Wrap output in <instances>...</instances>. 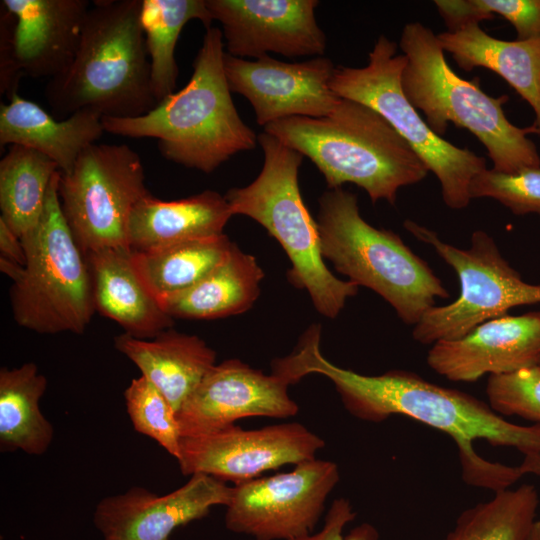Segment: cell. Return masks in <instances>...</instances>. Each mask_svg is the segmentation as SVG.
Wrapping results in <instances>:
<instances>
[{
  "label": "cell",
  "mask_w": 540,
  "mask_h": 540,
  "mask_svg": "<svg viewBox=\"0 0 540 540\" xmlns=\"http://www.w3.org/2000/svg\"><path fill=\"white\" fill-rule=\"evenodd\" d=\"M538 505L534 485L496 492L461 512L444 540H529Z\"/></svg>",
  "instance_id": "f546056e"
},
{
  "label": "cell",
  "mask_w": 540,
  "mask_h": 540,
  "mask_svg": "<svg viewBox=\"0 0 540 540\" xmlns=\"http://www.w3.org/2000/svg\"><path fill=\"white\" fill-rule=\"evenodd\" d=\"M231 493L226 482L201 473L165 495L134 486L104 497L93 523L104 539L169 540L176 528L206 517L213 506H227Z\"/></svg>",
  "instance_id": "e0dca14e"
},
{
  "label": "cell",
  "mask_w": 540,
  "mask_h": 540,
  "mask_svg": "<svg viewBox=\"0 0 540 540\" xmlns=\"http://www.w3.org/2000/svg\"><path fill=\"white\" fill-rule=\"evenodd\" d=\"M114 346L165 395L175 412L216 364L215 351L203 339L172 328L151 339L124 332L114 338Z\"/></svg>",
  "instance_id": "7402d4cb"
},
{
  "label": "cell",
  "mask_w": 540,
  "mask_h": 540,
  "mask_svg": "<svg viewBox=\"0 0 540 540\" xmlns=\"http://www.w3.org/2000/svg\"><path fill=\"white\" fill-rule=\"evenodd\" d=\"M233 244L223 233L145 251L131 250V259L140 279L159 303L202 280L226 258Z\"/></svg>",
  "instance_id": "4316f807"
},
{
  "label": "cell",
  "mask_w": 540,
  "mask_h": 540,
  "mask_svg": "<svg viewBox=\"0 0 540 540\" xmlns=\"http://www.w3.org/2000/svg\"><path fill=\"white\" fill-rule=\"evenodd\" d=\"M104 540H110V539H104Z\"/></svg>",
  "instance_id": "b9f144b4"
},
{
  "label": "cell",
  "mask_w": 540,
  "mask_h": 540,
  "mask_svg": "<svg viewBox=\"0 0 540 540\" xmlns=\"http://www.w3.org/2000/svg\"><path fill=\"white\" fill-rule=\"evenodd\" d=\"M320 333L319 325L308 328L295 350L276 360L277 371L291 384L309 374L327 377L345 409L358 419L379 423L402 415L447 434L457 445L462 479L467 484L496 493L509 489L523 476L518 466L482 458L473 448L477 440L495 447H512L523 455L540 452V423L514 424L488 403L409 371L371 376L339 367L322 355Z\"/></svg>",
  "instance_id": "6da1fadb"
},
{
  "label": "cell",
  "mask_w": 540,
  "mask_h": 540,
  "mask_svg": "<svg viewBox=\"0 0 540 540\" xmlns=\"http://www.w3.org/2000/svg\"><path fill=\"white\" fill-rule=\"evenodd\" d=\"M490 407L500 416H518L540 423V368L491 375L486 385Z\"/></svg>",
  "instance_id": "d6a6232c"
},
{
  "label": "cell",
  "mask_w": 540,
  "mask_h": 540,
  "mask_svg": "<svg viewBox=\"0 0 540 540\" xmlns=\"http://www.w3.org/2000/svg\"><path fill=\"white\" fill-rule=\"evenodd\" d=\"M433 3L448 28L447 32H457L494 17L484 12L477 0H435Z\"/></svg>",
  "instance_id": "8d00e7d4"
},
{
  "label": "cell",
  "mask_w": 540,
  "mask_h": 540,
  "mask_svg": "<svg viewBox=\"0 0 540 540\" xmlns=\"http://www.w3.org/2000/svg\"><path fill=\"white\" fill-rule=\"evenodd\" d=\"M105 132L102 115L79 110L56 120L37 103L14 94L0 105V146L21 145L55 162L61 173H69L81 153Z\"/></svg>",
  "instance_id": "ffe728a7"
},
{
  "label": "cell",
  "mask_w": 540,
  "mask_h": 540,
  "mask_svg": "<svg viewBox=\"0 0 540 540\" xmlns=\"http://www.w3.org/2000/svg\"><path fill=\"white\" fill-rule=\"evenodd\" d=\"M340 480L336 463L314 458L285 473L232 486L225 525L256 540H292L311 534Z\"/></svg>",
  "instance_id": "7c38bea8"
},
{
  "label": "cell",
  "mask_w": 540,
  "mask_h": 540,
  "mask_svg": "<svg viewBox=\"0 0 540 540\" xmlns=\"http://www.w3.org/2000/svg\"><path fill=\"white\" fill-rule=\"evenodd\" d=\"M142 0H96L85 17L68 67L45 87L52 111L67 118L91 109L134 118L157 106L141 24Z\"/></svg>",
  "instance_id": "3957f363"
},
{
  "label": "cell",
  "mask_w": 540,
  "mask_h": 540,
  "mask_svg": "<svg viewBox=\"0 0 540 540\" xmlns=\"http://www.w3.org/2000/svg\"><path fill=\"white\" fill-rule=\"evenodd\" d=\"M335 68L324 56L288 63L269 55L253 61L226 51L224 55L230 91L250 102L258 125L263 127L290 117L330 114L340 101L329 87Z\"/></svg>",
  "instance_id": "5bb4252c"
},
{
  "label": "cell",
  "mask_w": 540,
  "mask_h": 540,
  "mask_svg": "<svg viewBox=\"0 0 540 540\" xmlns=\"http://www.w3.org/2000/svg\"><path fill=\"white\" fill-rule=\"evenodd\" d=\"M482 10L498 14L515 29L517 40L540 38V0H478Z\"/></svg>",
  "instance_id": "e575fe53"
},
{
  "label": "cell",
  "mask_w": 540,
  "mask_h": 540,
  "mask_svg": "<svg viewBox=\"0 0 540 540\" xmlns=\"http://www.w3.org/2000/svg\"><path fill=\"white\" fill-rule=\"evenodd\" d=\"M426 360L433 371L455 382L538 366L540 312L491 319L459 339L436 342Z\"/></svg>",
  "instance_id": "ac0fdd59"
},
{
  "label": "cell",
  "mask_w": 540,
  "mask_h": 540,
  "mask_svg": "<svg viewBox=\"0 0 540 540\" xmlns=\"http://www.w3.org/2000/svg\"><path fill=\"white\" fill-rule=\"evenodd\" d=\"M47 387L46 377L36 364L0 370V450H21L42 455L54 436L53 425L39 407Z\"/></svg>",
  "instance_id": "484cf974"
},
{
  "label": "cell",
  "mask_w": 540,
  "mask_h": 540,
  "mask_svg": "<svg viewBox=\"0 0 540 540\" xmlns=\"http://www.w3.org/2000/svg\"><path fill=\"white\" fill-rule=\"evenodd\" d=\"M325 441L299 422L258 429L237 425L182 437L177 459L183 475L206 474L224 482H245L281 466L312 460Z\"/></svg>",
  "instance_id": "4fadbf2b"
},
{
  "label": "cell",
  "mask_w": 540,
  "mask_h": 540,
  "mask_svg": "<svg viewBox=\"0 0 540 540\" xmlns=\"http://www.w3.org/2000/svg\"><path fill=\"white\" fill-rule=\"evenodd\" d=\"M518 468L522 475L534 474L540 476V452L524 455L523 461Z\"/></svg>",
  "instance_id": "f35d334b"
},
{
  "label": "cell",
  "mask_w": 540,
  "mask_h": 540,
  "mask_svg": "<svg viewBox=\"0 0 540 540\" xmlns=\"http://www.w3.org/2000/svg\"><path fill=\"white\" fill-rule=\"evenodd\" d=\"M55 162L40 152L10 145L0 161V219L22 240L37 227Z\"/></svg>",
  "instance_id": "83f0119b"
},
{
  "label": "cell",
  "mask_w": 540,
  "mask_h": 540,
  "mask_svg": "<svg viewBox=\"0 0 540 540\" xmlns=\"http://www.w3.org/2000/svg\"><path fill=\"white\" fill-rule=\"evenodd\" d=\"M399 47L406 58L401 86L431 130L442 136L453 123L474 134L484 145L493 169L504 173L540 167V155L528 137L532 126L520 128L506 117L507 95L492 97L477 83L458 76L445 58L437 35L420 22L407 23Z\"/></svg>",
  "instance_id": "5b68a950"
},
{
  "label": "cell",
  "mask_w": 540,
  "mask_h": 540,
  "mask_svg": "<svg viewBox=\"0 0 540 540\" xmlns=\"http://www.w3.org/2000/svg\"><path fill=\"white\" fill-rule=\"evenodd\" d=\"M126 410L134 429L179 457L181 435L176 412L165 395L142 375L125 389Z\"/></svg>",
  "instance_id": "4dcf8cb0"
},
{
  "label": "cell",
  "mask_w": 540,
  "mask_h": 540,
  "mask_svg": "<svg viewBox=\"0 0 540 540\" xmlns=\"http://www.w3.org/2000/svg\"><path fill=\"white\" fill-rule=\"evenodd\" d=\"M529 540H540V521L535 522Z\"/></svg>",
  "instance_id": "ab89813d"
},
{
  "label": "cell",
  "mask_w": 540,
  "mask_h": 540,
  "mask_svg": "<svg viewBox=\"0 0 540 540\" xmlns=\"http://www.w3.org/2000/svg\"><path fill=\"white\" fill-rule=\"evenodd\" d=\"M356 517V512L349 500L338 498L331 504L323 527L314 534H308L292 540H379L376 528L368 523H362L353 528L347 535L343 534L347 524Z\"/></svg>",
  "instance_id": "836d02e7"
},
{
  "label": "cell",
  "mask_w": 540,
  "mask_h": 540,
  "mask_svg": "<svg viewBox=\"0 0 540 540\" xmlns=\"http://www.w3.org/2000/svg\"><path fill=\"white\" fill-rule=\"evenodd\" d=\"M232 216L225 196L213 190L172 201L149 193L131 213L128 244L132 251H145L220 235Z\"/></svg>",
  "instance_id": "603a6c76"
},
{
  "label": "cell",
  "mask_w": 540,
  "mask_h": 540,
  "mask_svg": "<svg viewBox=\"0 0 540 540\" xmlns=\"http://www.w3.org/2000/svg\"><path fill=\"white\" fill-rule=\"evenodd\" d=\"M16 19L15 45L24 75L49 79L71 63L91 7L88 0H2Z\"/></svg>",
  "instance_id": "d6986e66"
},
{
  "label": "cell",
  "mask_w": 540,
  "mask_h": 540,
  "mask_svg": "<svg viewBox=\"0 0 540 540\" xmlns=\"http://www.w3.org/2000/svg\"><path fill=\"white\" fill-rule=\"evenodd\" d=\"M317 0H206L221 23L226 53L255 59L323 56L327 41L315 18Z\"/></svg>",
  "instance_id": "2e32d148"
},
{
  "label": "cell",
  "mask_w": 540,
  "mask_h": 540,
  "mask_svg": "<svg viewBox=\"0 0 540 540\" xmlns=\"http://www.w3.org/2000/svg\"><path fill=\"white\" fill-rule=\"evenodd\" d=\"M50 183L35 230L21 241L26 264L11 279L10 304L16 323L39 334H82L96 312L86 257L63 215L58 186Z\"/></svg>",
  "instance_id": "ba28073f"
},
{
  "label": "cell",
  "mask_w": 540,
  "mask_h": 540,
  "mask_svg": "<svg viewBox=\"0 0 540 540\" xmlns=\"http://www.w3.org/2000/svg\"><path fill=\"white\" fill-rule=\"evenodd\" d=\"M437 38L457 65L471 71L489 69L502 77L532 108L540 134V38L506 41L484 32L478 23Z\"/></svg>",
  "instance_id": "cb8c5ba5"
},
{
  "label": "cell",
  "mask_w": 540,
  "mask_h": 540,
  "mask_svg": "<svg viewBox=\"0 0 540 540\" xmlns=\"http://www.w3.org/2000/svg\"><path fill=\"white\" fill-rule=\"evenodd\" d=\"M324 259L358 287L380 295L407 325H416L450 296L428 264L393 231L370 225L355 194L328 189L319 198L317 219Z\"/></svg>",
  "instance_id": "52a82bcc"
},
{
  "label": "cell",
  "mask_w": 540,
  "mask_h": 540,
  "mask_svg": "<svg viewBox=\"0 0 540 540\" xmlns=\"http://www.w3.org/2000/svg\"><path fill=\"white\" fill-rule=\"evenodd\" d=\"M264 132L308 157L328 189L353 183L372 203L386 200L394 205L400 188L419 183L429 172L385 118L349 99L340 98L327 116L278 120Z\"/></svg>",
  "instance_id": "277c9868"
},
{
  "label": "cell",
  "mask_w": 540,
  "mask_h": 540,
  "mask_svg": "<svg viewBox=\"0 0 540 540\" xmlns=\"http://www.w3.org/2000/svg\"><path fill=\"white\" fill-rule=\"evenodd\" d=\"M89 266L95 310L136 338L151 339L172 328L167 315L140 279L131 250L105 248L84 254Z\"/></svg>",
  "instance_id": "44dd1931"
},
{
  "label": "cell",
  "mask_w": 540,
  "mask_h": 540,
  "mask_svg": "<svg viewBox=\"0 0 540 540\" xmlns=\"http://www.w3.org/2000/svg\"><path fill=\"white\" fill-rule=\"evenodd\" d=\"M264 273L256 258L233 244L226 258L191 288L159 301L171 318L209 320L249 310Z\"/></svg>",
  "instance_id": "d4e9b609"
},
{
  "label": "cell",
  "mask_w": 540,
  "mask_h": 540,
  "mask_svg": "<svg viewBox=\"0 0 540 540\" xmlns=\"http://www.w3.org/2000/svg\"><path fill=\"white\" fill-rule=\"evenodd\" d=\"M15 26L14 15L0 4V94L8 99L18 93L24 75L16 53Z\"/></svg>",
  "instance_id": "d590c367"
},
{
  "label": "cell",
  "mask_w": 540,
  "mask_h": 540,
  "mask_svg": "<svg viewBox=\"0 0 540 540\" xmlns=\"http://www.w3.org/2000/svg\"><path fill=\"white\" fill-rule=\"evenodd\" d=\"M280 376L239 359L215 364L185 399L176 419L181 437L207 434L248 417L289 418L299 410Z\"/></svg>",
  "instance_id": "9a60e30c"
},
{
  "label": "cell",
  "mask_w": 540,
  "mask_h": 540,
  "mask_svg": "<svg viewBox=\"0 0 540 540\" xmlns=\"http://www.w3.org/2000/svg\"><path fill=\"white\" fill-rule=\"evenodd\" d=\"M149 190L139 154L126 144H92L69 173H61L58 194L63 215L82 252L131 250L128 224Z\"/></svg>",
  "instance_id": "8fae6325"
},
{
  "label": "cell",
  "mask_w": 540,
  "mask_h": 540,
  "mask_svg": "<svg viewBox=\"0 0 540 540\" xmlns=\"http://www.w3.org/2000/svg\"><path fill=\"white\" fill-rule=\"evenodd\" d=\"M469 196L492 198L516 215L540 216V167L513 173L486 168L472 179Z\"/></svg>",
  "instance_id": "1f68e13d"
},
{
  "label": "cell",
  "mask_w": 540,
  "mask_h": 540,
  "mask_svg": "<svg viewBox=\"0 0 540 540\" xmlns=\"http://www.w3.org/2000/svg\"><path fill=\"white\" fill-rule=\"evenodd\" d=\"M403 225L415 238L432 246L460 282L455 301L430 308L414 325L415 341L432 345L456 340L486 321L507 315L513 307L540 303V285L525 282L485 231H474L470 247L461 249L415 221L405 220Z\"/></svg>",
  "instance_id": "30bf717a"
},
{
  "label": "cell",
  "mask_w": 540,
  "mask_h": 540,
  "mask_svg": "<svg viewBox=\"0 0 540 540\" xmlns=\"http://www.w3.org/2000/svg\"><path fill=\"white\" fill-rule=\"evenodd\" d=\"M224 44L219 28H207L187 84L145 115L102 117L105 132L154 138L165 159L204 173L239 152L255 149L258 136L243 122L231 97Z\"/></svg>",
  "instance_id": "7a4b0ae2"
},
{
  "label": "cell",
  "mask_w": 540,
  "mask_h": 540,
  "mask_svg": "<svg viewBox=\"0 0 540 540\" xmlns=\"http://www.w3.org/2000/svg\"><path fill=\"white\" fill-rule=\"evenodd\" d=\"M0 257L25 266L26 252L21 239L0 219Z\"/></svg>",
  "instance_id": "74e56055"
},
{
  "label": "cell",
  "mask_w": 540,
  "mask_h": 540,
  "mask_svg": "<svg viewBox=\"0 0 540 540\" xmlns=\"http://www.w3.org/2000/svg\"><path fill=\"white\" fill-rule=\"evenodd\" d=\"M258 142L264 152L263 167L249 185L226 192L231 212L252 218L279 242L291 262V284L307 291L320 314L336 318L359 287L337 278L325 265L317 221L299 189L304 156L266 132L258 135Z\"/></svg>",
  "instance_id": "8992f818"
},
{
  "label": "cell",
  "mask_w": 540,
  "mask_h": 540,
  "mask_svg": "<svg viewBox=\"0 0 540 540\" xmlns=\"http://www.w3.org/2000/svg\"><path fill=\"white\" fill-rule=\"evenodd\" d=\"M538 367L540 368V360H539V363H538Z\"/></svg>",
  "instance_id": "60d3db41"
},
{
  "label": "cell",
  "mask_w": 540,
  "mask_h": 540,
  "mask_svg": "<svg viewBox=\"0 0 540 540\" xmlns=\"http://www.w3.org/2000/svg\"><path fill=\"white\" fill-rule=\"evenodd\" d=\"M191 20H199L206 29L211 27L213 19L206 0H142L141 24L157 103L176 88L175 47L183 27Z\"/></svg>",
  "instance_id": "f1b7e54d"
},
{
  "label": "cell",
  "mask_w": 540,
  "mask_h": 540,
  "mask_svg": "<svg viewBox=\"0 0 540 540\" xmlns=\"http://www.w3.org/2000/svg\"><path fill=\"white\" fill-rule=\"evenodd\" d=\"M397 44L380 35L364 67H336L329 82L339 97L369 106L385 118L437 177L446 206L463 209L471 201L469 185L486 161L435 134L408 101L401 86L406 64Z\"/></svg>",
  "instance_id": "9c48e42d"
}]
</instances>
